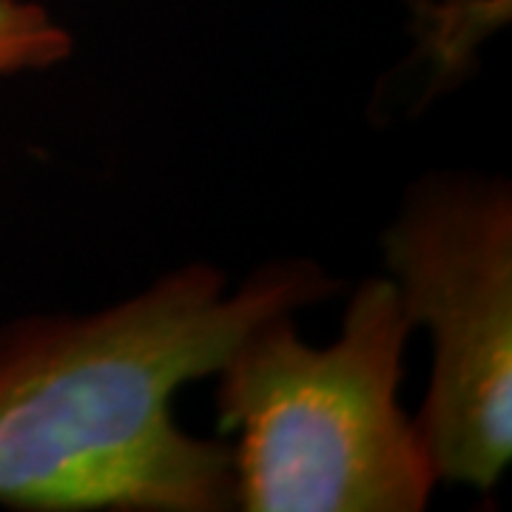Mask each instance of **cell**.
Returning a JSON list of instances; mask_svg holds the SVG:
<instances>
[{"instance_id":"cell-1","label":"cell","mask_w":512,"mask_h":512,"mask_svg":"<svg viewBox=\"0 0 512 512\" xmlns=\"http://www.w3.org/2000/svg\"><path fill=\"white\" fill-rule=\"evenodd\" d=\"M339 285L311 259L259 268L239 288L185 265L89 316L0 330V504L26 512L234 510L231 447L174 419L185 384L217 376L239 339Z\"/></svg>"},{"instance_id":"cell-2","label":"cell","mask_w":512,"mask_h":512,"mask_svg":"<svg viewBox=\"0 0 512 512\" xmlns=\"http://www.w3.org/2000/svg\"><path fill=\"white\" fill-rule=\"evenodd\" d=\"M276 313L217 370V416L234 433V510L419 512L439 484L399 384L413 325L390 276L350 293L342 330L311 345Z\"/></svg>"},{"instance_id":"cell-3","label":"cell","mask_w":512,"mask_h":512,"mask_svg":"<svg viewBox=\"0 0 512 512\" xmlns=\"http://www.w3.org/2000/svg\"><path fill=\"white\" fill-rule=\"evenodd\" d=\"M413 330L433 342L419 427L439 481L493 490L512 461V188L433 174L384 228Z\"/></svg>"},{"instance_id":"cell-4","label":"cell","mask_w":512,"mask_h":512,"mask_svg":"<svg viewBox=\"0 0 512 512\" xmlns=\"http://www.w3.org/2000/svg\"><path fill=\"white\" fill-rule=\"evenodd\" d=\"M74 37L35 0H0V77L46 72L72 57Z\"/></svg>"},{"instance_id":"cell-5","label":"cell","mask_w":512,"mask_h":512,"mask_svg":"<svg viewBox=\"0 0 512 512\" xmlns=\"http://www.w3.org/2000/svg\"><path fill=\"white\" fill-rule=\"evenodd\" d=\"M407 9H413L419 18H424V23H427V29L433 26V20L439 18L441 12V3L439 0H402Z\"/></svg>"}]
</instances>
